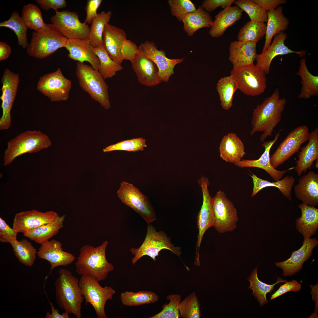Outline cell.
Listing matches in <instances>:
<instances>
[{"instance_id":"obj_50","label":"cell","mask_w":318,"mask_h":318,"mask_svg":"<svg viewBox=\"0 0 318 318\" xmlns=\"http://www.w3.org/2000/svg\"><path fill=\"white\" fill-rule=\"evenodd\" d=\"M172 15L180 21L188 14L196 10L193 3L190 0H168Z\"/></svg>"},{"instance_id":"obj_53","label":"cell","mask_w":318,"mask_h":318,"mask_svg":"<svg viewBox=\"0 0 318 318\" xmlns=\"http://www.w3.org/2000/svg\"><path fill=\"white\" fill-rule=\"evenodd\" d=\"M234 1V0H205L203 1L201 6L207 12H211L219 7L224 9L230 6Z\"/></svg>"},{"instance_id":"obj_9","label":"cell","mask_w":318,"mask_h":318,"mask_svg":"<svg viewBox=\"0 0 318 318\" xmlns=\"http://www.w3.org/2000/svg\"><path fill=\"white\" fill-rule=\"evenodd\" d=\"M266 75L258 66L254 64L233 68L230 72L238 89L244 94L253 97L264 92L266 87Z\"/></svg>"},{"instance_id":"obj_34","label":"cell","mask_w":318,"mask_h":318,"mask_svg":"<svg viewBox=\"0 0 318 318\" xmlns=\"http://www.w3.org/2000/svg\"><path fill=\"white\" fill-rule=\"evenodd\" d=\"M213 21L208 12L201 6L194 11L186 15L182 20L184 30L189 37H192L200 29L211 28Z\"/></svg>"},{"instance_id":"obj_29","label":"cell","mask_w":318,"mask_h":318,"mask_svg":"<svg viewBox=\"0 0 318 318\" xmlns=\"http://www.w3.org/2000/svg\"><path fill=\"white\" fill-rule=\"evenodd\" d=\"M243 11L237 6L226 7L215 16L208 34L213 38L222 36L227 29L241 18Z\"/></svg>"},{"instance_id":"obj_20","label":"cell","mask_w":318,"mask_h":318,"mask_svg":"<svg viewBox=\"0 0 318 318\" xmlns=\"http://www.w3.org/2000/svg\"><path fill=\"white\" fill-rule=\"evenodd\" d=\"M318 245V241L315 238L304 239L302 246L292 251L289 258L275 264L282 269L284 276H292L302 269L304 263L310 257L313 249Z\"/></svg>"},{"instance_id":"obj_59","label":"cell","mask_w":318,"mask_h":318,"mask_svg":"<svg viewBox=\"0 0 318 318\" xmlns=\"http://www.w3.org/2000/svg\"><path fill=\"white\" fill-rule=\"evenodd\" d=\"M51 307L52 313L48 312H47L45 317L46 318H69V314L66 312H64L60 314L59 313L58 309H56L53 304L49 301Z\"/></svg>"},{"instance_id":"obj_41","label":"cell","mask_w":318,"mask_h":318,"mask_svg":"<svg viewBox=\"0 0 318 318\" xmlns=\"http://www.w3.org/2000/svg\"><path fill=\"white\" fill-rule=\"evenodd\" d=\"M93 50L100 62L97 70L105 79L112 77L117 72L123 69L121 65L111 58L104 45L94 48Z\"/></svg>"},{"instance_id":"obj_36","label":"cell","mask_w":318,"mask_h":318,"mask_svg":"<svg viewBox=\"0 0 318 318\" xmlns=\"http://www.w3.org/2000/svg\"><path fill=\"white\" fill-rule=\"evenodd\" d=\"M297 74L301 78L302 85L298 97L308 99L318 95V77L312 74L309 71L306 63V59L303 58L300 60L299 69Z\"/></svg>"},{"instance_id":"obj_1","label":"cell","mask_w":318,"mask_h":318,"mask_svg":"<svg viewBox=\"0 0 318 318\" xmlns=\"http://www.w3.org/2000/svg\"><path fill=\"white\" fill-rule=\"evenodd\" d=\"M286 103V99L280 98L279 90L276 89L271 95L254 109L250 134L253 135L257 132H262L260 137L261 142L271 136L274 128L281 120Z\"/></svg>"},{"instance_id":"obj_38","label":"cell","mask_w":318,"mask_h":318,"mask_svg":"<svg viewBox=\"0 0 318 318\" xmlns=\"http://www.w3.org/2000/svg\"><path fill=\"white\" fill-rule=\"evenodd\" d=\"M257 267L252 271L251 275L248 278L250 282V285L249 288L253 290L252 294L257 300L261 306L268 302L266 298V294L271 293L274 290V286L280 283L285 282L287 281L277 277L276 282L271 285L264 283L259 279L257 274Z\"/></svg>"},{"instance_id":"obj_47","label":"cell","mask_w":318,"mask_h":318,"mask_svg":"<svg viewBox=\"0 0 318 318\" xmlns=\"http://www.w3.org/2000/svg\"><path fill=\"white\" fill-rule=\"evenodd\" d=\"M179 309L180 315L183 318L201 317L200 305L194 292L191 293L180 302Z\"/></svg>"},{"instance_id":"obj_31","label":"cell","mask_w":318,"mask_h":318,"mask_svg":"<svg viewBox=\"0 0 318 318\" xmlns=\"http://www.w3.org/2000/svg\"><path fill=\"white\" fill-rule=\"evenodd\" d=\"M298 207L301 210L300 217L296 220V228L302 234L304 240L310 238L318 228V209L314 206L302 203Z\"/></svg>"},{"instance_id":"obj_6","label":"cell","mask_w":318,"mask_h":318,"mask_svg":"<svg viewBox=\"0 0 318 318\" xmlns=\"http://www.w3.org/2000/svg\"><path fill=\"white\" fill-rule=\"evenodd\" d=\"M76 73L81 88L105 109H109L108 86L98 70L91 65L77 62Z\"/></svg>"},{"instance_id":"obj_27","label":"cell","mask_w":318,"mask_h":318,"mask_svg":"<svg viewBox=\"0 0 318 318\" xmlns=\"http://www.w3.org/2000/svg\"><path fill=\"white\" fill-rule=\"evenodd\" d=\"M256 44L250 41H235L231 43L228 59L233 68L253 64L257 55Z\"/></svg>"},{"instance_id":"obj_13","label":"cell","mask_w":318,"mask_h":318,"mask_svg":"<svg viewBox=\"0 0 318 318\" xmlns=\"http://www.w3.org/2000/svg\"><path fill=\"white\" fill-rule=\"evenodd\" d=\"M309 134L305 125L297 127L290 132L270 157L271 165L276 168L299 152L302 144L308 141Z\"/></svg>"},{"instance_id":"obj_14","label":"cell","mask_w":318,"mask_h":318,"mask_svg":"<svg viewBox=\"0 0 318 318\" xmlns=\"http://www.w3.org/2000/svg\"><path fill=\"white\" fill-rule=\"evenodd\" d=\"M55 11L50 17L52 24L68 39H88L90 27L85 22H80L77 12L65 10Z\"/></svg>"},{"instance_id":"obj_55","label":"cell","mask_w":318,"mask_h":318,"mask_svg":"<svg viewBox=\"0 0 318 318\" xmlns=\"http://www.w3.org/2000/svg\"><path fill=\"white\" fill-rule=\"evenodd\" d=\"M36 1L42 9L46 11L53 9L56 11L59 9L66 7L67 5L65 0H36Z\"/></svg>"},{"instance_id":"obj_10","label":"cell","mask_w":318,"mask_h":318,"mask_svg":"<svg viewBox=\"0 0 318 318\" xmlns=\"http://www.w3.org/2000/svg\"><path fill=\"white\" fill-rule=\"evenodd\" d=\"M117 194L122 203L139 214L148 224L156 220L155 212L148 197L132 183L122 181Z\"/></svg>"},{"instance_id":"obj_35","label":"cell","mask_w":318,"mask_h":318,"mask_svg":"<svg viewBox=\"0 0 318 318\" xmlns=\"http://www.w3.org/2000/svg\"><path fill=\"white\" fill-rule=\"evenodd\" d=\"M251 173L252 175L248 174L251 177L254 184L251 196L252 197L254 196L259 191L264 188L274 186L278 188L283 195L288 200L292 201V188L295 181V179L293 177L287 176L282 180L271 182L260 178L256 175Z\"/></svg>"},{"instance_id":"obj_57","label":"cell","mask_w":318,"mask_h":318,"mask_svg":"<svg viewBox=\"0 0 318 318\" xmlns=\"http://www.w3.org/2000/svg\"><path fill=\"white\" fill-rule=\"evenodd\" d=\"M266 11L275 9L281 4L286 3V0H252Z\"/></svg>"},{"instance_id":"obj_42","label":"cell","mask_w":318,"mask_h":318,"mask_svg":"<svg viewBox=\"0 0 318 318\" xmlns=\"http://www.w3.org/2000/svg\"><path fill=\"white\" fill-rule=\"evenodd\" d=\"M120 298L124 305L136 306L157 302L159 297L151 291H141L137 292L125 291L121 293Z\"/></svg>"},{"instance_id":"obj_2","label":"cell","mask_w":318,"mask_h":318,"mask_svg":"<svg viewBox=\"0 0 318 318\" xmlns=\"http://www.w3.org/2000/svg\"><path fill=\"white\" fill-rule=\"evenodd\" d=\"M59 276L54 284L57 303L59 308L77 318H81L84 297L79 285V280L71 271L60 269Z\"/></svg>"},{"instance_id":"obj_33","label":"cell","mask_w":318,"mask_h":318,"mask_svg":"<svg viewBox=\"0 0 318 318\" xmlns=\"http://www.w3.org/2000/svg\"><path fill=\"white\" fill-rule=\"evenodd\" d=\"M65 215L58 216L53 222L42 225L34 229L24 233V236L37 243L42 244L49 241L64 227Z\"/></svg>"},{"instance_id":"obj_32","label":"cell","mask_w":318,"mask_h":318,"mask_svg":"<svg viewBox=\"0 0 318 318\" xmlns=\"http://www.w3.org/2000/svg\"><path fill=\"white\" fill-rule=\"evenodd\" d=\"M267 13L265 40L261 53L266 51L270 45L273 37L286 30L289 24V20L283 14L281 6H279L275 9L267 11Z\"/></svg>"},{"instance_id":"obj_56","label":"cell","mask_w":318,"mask_h":318,"mask_svg":"<svg viewBox=\"0 0 318 318\" xmlns=\"http://www.w3.org/2000/svg\"><path fill=\"white\" fill-rule=\"evenodd\" d=\"M139 51L137 45L132 41L127 39L123 47L122 52L124 59L132 61Z\"/></svg>"},{"instance_id":"obj_23","label":"cell","mask_w":318,"mask_h":318,"mask_svg":"<svg viewBox=\"0 0 318 318\" xmlns=\"http://www.w3.org/2000/svg\"><path fill=\"white\" fill-rule=\"evenodd\" d=\"M103 39L104 45L109 56L113 60L121 65L124 60L122 48L127 39L125 31L107 23L104 27Z\"/></svg>"},{"instance_id":"obj_24","label":"cell","mask_w":318,"mask_h":318,"mask_svg":"<svg viewBox=\"0 0 318 318\" xmlns=\"http://www.w3.org/2000/svg\"><path fill=\"white\" fill-rule=\"evenodd\" d=\"M64 47L69 52V58L82 63L87 62L94 69H98L99 59L89 39H67Z\"/></svg>"},{"instance_id":"obj_30","label":"cell","mask_w":318,"mask_h":318,"mask_svg":"<svg viewBox=\"0 0 318 318\" xmlns=\"http://www.w3.org/2000/svg\"><path fill=\"white\" fill-rule=\"evenodd\" d=\"M219 152L222 159L232 163L240 161L246 154L243 143L236 134L233 132L228 133L223 137L220 144Z\"/></svg>"},{"instance_id":"obj_37","label":"cell","mask_w":318,"mask_h":318,"mask_svg":"<svg viewBox=\"0 0 318 318\" xmlns=\"http://www.w3.org/2000/svg\"><path fill=\"white\" fill-rule=\"evenodd\" d=\"M112 14L111 11H102L97 13L93 19L90 27L88 38L94 48L104 45L103 34L105 26L110 21Z\"/></svg>"},{"instance_id":"obj_52","label":"cell","mask_w":318,"mask_h":318,"mask_svg":"<svg viewBox=\"0 0 318 318\" xmlns=\"http://www.w3.org/2000/svg\"><path fill=\"white\" fill-rule=\"evenodd\" d=\"M301 287V284L295 280L287 281L286 284L280 285L278 289L271 295L270 300L271 301L290 291L298 292Z\"/></svg>"},{"instance_id":"obj_40","label":"cell","mask_w":318,"mask_h":318,"mask_svg":"<svg viewBox=\"0 0 318 318\" xmlns=\"http://www.w3.org/2000/svg\"><path fill=\"white\" fill-rule=\"evenodd\" d=\"M9 243L19 262L26 266H32L35 261L37 252L31 243L24 238L19 241L14 239Z\"/></svg>"},{"instance_id":"obj_12","label":"cell","mask_w":318,"mask_h":318,"mask_svg":"<svg viewBox=\"0 0 318 318\" xmlns=\"http://www.w3.org/2000/svg\"><path fill=\"white\" fill-rule=\"evenodd\" d=\"M212 207L214 227L218 232L223 233L235 229L238 221L237 211L224 191L219 190L213 198Z\"/></svg>"},{"instance_id":"obj_54","label":"cell","mask_w":318,"mask_h":318,"mask_svg":"<svg viewBox=\"0 0 318 318\" xmlns=\"http://www.w3.org/2000/svg\"><path fill=\"white\" fill-rule=\"evenodd\" d=\"M102 0H88L85 7L86 17L85 22L91 24L93 18L97 14V11L101 4Z\"/></svg>"},{"instance_id":"obj_21","label":"cell","mask_w":318,"mask_h":318,"mask_svg":"<svg viewBox=\"0 0 318 318\" xmlns=\"http://www.w3.org/2000/svg\"><path fill=\"white\" fill-rule=\"evenodd\" d=\"M130 62L138 81L141 84L151 87L161 82L158 70L155 64L139 50Z\"/></svg>"},{"instance_id":"obj_39","label":"cell","mask_w":318,"mask_h":318,"mask_svg":"<svg viewBox=\"0 0 318 318\" xmlns=\"http://www.w3.org/2000/svg\"><path fill=\"white\" fill-rule=\"evenodd\" d=\"M238 89L236 81L231 75L222 77L218 80L216 89L223 110H228L231 107L234 94Z\"/></svg>"},{"instance_id":"obj_7","label":"cell","mask_w":318,"mask_h":318,"mask_svg":"<svg viewBox=\"0 0 318 318\" xmlns=\"http://www.w3.org/2000/svg\"><path fill=\"white\" fill-rule=\"evenodd\" d=\"M163 249L168 250L179 257L181 254L180 247L175 246L165 232L157 231L153 225L148 224L146 234L142 244L138 248H132L130 249L133 256L131 259L132 264L135 265L145 256H149L155 261L159 253Z\"/></svg>"},{"instance_id":"obj_26","label":"cell","mask_w":318,"mask_h":318,"mask_svg":"<svg viewBox=\"0 0 318 318\" xmlns=\"http://www.w3.org/2000/svg\"><path fill=\"white\" fill-rule=\"evenodd\" d=\"M295 196L303 203L310 206L318 205V174L313 171L302 176L294 186Z\"/></svg>"},{"instance_id":"obj_3","label":"cell","mask_w":318,"mask_h":318,"mask_svg":"<svg viewBox=\"0 0 318 318\" xmlns=\"http://www.w3.org/2000/svg\"><path fill=\"white\" fill-rule=\"evenodd\" d=\"M108 244L105 241L95 247L89 244L83 246L75 263L76 271L80 275L93 276L99 281L105 280L114 266L107 260L106 251Z\"/></svg>"},{"instance_id":"obj_45","label":"cell","mask_w":318,"mask_h":318,"mask_svg":"<svg viewBox=\"0 0 318 318\" xmlns=\"http://www.w3.org/2000/svg\"><path fill=\"white\" fill-rule=\"evenodd\" d=\"M21 17L28 28L35 31H39L46 24L43 21L40 9L32 4H29L23 7Z\"/></svg>"},{"instance_id":"obj_22","label":"cell","mask_w":318,"mask_h":318,"mask_svg":"<svg viewBox=\"0 0 318 318\" xmlns=\"http://www.w3.org/2000/svg\"><path fill=\"white\" fill-rule=\"evenodd\" d=\"M60 241L52 239L41 244L37 252L40 258L49 262L51 270L57 266L70 264L75 259L73 254L64 251Z\"/></svg>"},{"instance_id":"obj_28","label":"cell","mask_w":318,"mask_h":318,"mask_svg":"<svg viewBox=\"0 0 318 318\" xmlns=\"http://www.w3.org/2000/svg\"><path fill=\"white\" fill-rule=\"evenodd\" d=\"M308 144L301 148L296 162L295 170L298 176L310 169L314 162L318 159V128L309 132Z\"/></svg>"},{"instance_id":"obj_16","label":"cell","mask_w":318,"mask_h":318,"mask_svg":"<svg viewBox=\"0 0 318 318\" xmlns=\"http://www.w3.org/2000/svg\"><path fill=\"white\" fill-rule=\"evenodd\" d=\"M140 51L151 59L157 67L162 82H168L170 76L174 73L173 69L180 63L184 58L170 59L167 58L165 52L159 50L153 41L146 40L141 43L138 47Z\"/></svg>"},{"instance_id":"obj_4","label":"cell","mask_w":318,"mask_h":318,"mask_svg":"<svg viewBox=\"0 0 318 318\" xmlns=\"http://www.w3.org/2000/svg\"><path fill=\"white\" fill-rule=\"evenodd\" d=\"M52 145L49 136L40 131H24L9 140L4 153L3 164L7 166L17 157L27 153H35Z\"/></svg>"},{"instance_id":"obj_15","label":"cell","mask_w":318,"mask_h":318,"mask_svg":"<svg viewBox=\"0 0 318 318\" xmlns=\"http://www.w3.org/2000/svg\"><path fill=\"white\" fill-rule=\"evenodd\" d=\"M19 75L9 69H6L2 76L1 82L2 94L0 97L2 114L0 119V130L9 129L11 126L12 117L11 111L15 99L19 83Z\"/></svg>"},{"instance_id":"obj_58","label":"cell","mask_w":318,"mask_h":318,"mask_svg":"<svg viewBox=\"0 0 318 318\" xmlns=\"http://www.w3.org/2000/svg\"><path fill=\"white\" fill-rule=\"evenodd\" d=\"M11 53V47L6 43L0 42V61L9 57Z\"/></svg>"},{"instance_id":"obj_49","label":"cell","mask_w":318,"mask_h":318,"mask_svg":"<svg viewBox=\"0 0 318 318\" xmlns=\"http://www.w3.org/2000/svg\"><path fill=\"white\" fill-rule=\"evenodd\" d=\"M169 302L162 307V310L150 318H178L180 317L179 306L181 296L178 294H171L167 297Z\"/></svg>"},{"instance_id":"obj_25","label":"cell","mask_w":318,"mask_h":318,"mask_svg":"<svg viewBox=\"0 0 318 318\" xmlns=\"http://www.w3.org/2000/svg\"><path fill=\"white\" fill-rule=\"evenodd\" d=\"M280 135V132L276 134L274 139L271 141L264 142L262 146L265 148L264 153L260 158L256 160L243 159L234 163L239 168L255 167L262 169L265 171L275 181L280 180L287 172L288 170L280 171L274 168L271 165L270 152L273 145L277 141Z\"/></svg>"},{"instance_id":"obj_19","label":"cell","mask_w":318,"mask_h":318,"mask_svg":"<svg viewBox=\"0 0 318 318\" xmlns=\"http://www.w3.org/2000/svg\"><path fill=\"white\" fill-rule=\"evenodd\" d=\"M201 188L203 203L201 210L197 216V225L199 230L197 246H200L205 233L209 228L214 226L215 219L213 213L212 199L210 194L208 186L210 184L208 178L203 176L198 180Z\"/></svg>"},{"instance_id":"obj_8","label":"cell","mask_w":318,"mask_h":318,"mask_svg":"<svg viewBox=\"0 0 318 318\" xmlns=\"http://www.w3.org/2000/svg\"><path fill=\"white\" fill-rule=\"evenodd\" d=\"M99 281L93 276L82 275L79 280V285L85 305L90 304L92 306L97 318H107L105 305L108 300L112 299L115 292L110 286L102 287Z\"/></svg>"},{"instance_id":"obj_61","label":"cell","mask_w":318,"mask_h":318,"mask_svg":"<svg viewBox=\"0 0 318 318\" xmlns=\"http://www.w3.org/2000/svg\"><path fill=\"white\" fill-rule=\"evenodd\" d=\"M316 160V165H315V168H318V159L317 160Z\"/></svg>"},{"instance_id":"obj_11","label":"cell","mask_w":318,"mask_h":318,"mask_svg":"<svg viewBox=\"0 0 318 318\" xmlns=\"http://www.w3.org/2000/svg\"><path fill=\"white\" fill-rule=\"evenodd\" d=\"M72 87L71 81L64 76L59 67L55 72L40 77L37 89L51 101L60 102L68 99Z\"/></svg>"},{"instance_id":"obj_18","label":"cell","mask_w":318,"mask_h":318,"mask_svg":"<svg viewBox=\"0 0 318 318\" xmlns=\"http://www.w3.org/2000/svg\"><path fill=\"white\" fill-rule=\"evenodd\" d=\"M287 38L286 33L282 32L274 36L273 41L267 49L263 52L257 54L255 59L258 66L265 73L268 74L273 59L276 56L290 53H295L301 57L304 56L307 52L306 51H295L288 48L284 44Z\"/></svg>"},{"instance_id":"obj_48","label":"cell","mask_w":318,"mask_h":318,"mask_svg":"<svg viewBox=\"0 0 318 318\" xmlns=\"http://www.w3.org/2000/svg\"><path fill=\"white\" fill-rule=\"evenodd\" d=\"M146 142L145 139L142 138L123 140L107 147L103 149V151L107 152L123 150L135 152L143 151L147 146Z\"/></svg>"},{"instance_id":"obj_46","label":"cell","mask_w":318,"mask_h":318,"mask_svg":"<svg viewBox=\"0 0 318 318\" xmlns=\"http://www.w3.org/2000/svg\"><path fill=\"white\" fill-rule=\"evenodd\" d=\"M233 3L247 14L250 21L263 23L267 22V11L252 0H234Z\"/></svg>"},{"instance_id":"obj_51","label":"cell","mask_w":318,"mask_h":318,"mask_svg":"<svg viewBox=\"0 0 318 318\" xmlns=\"http://www.w3.org/2000/svg\"><path fill=\"white\" fill-rule=\"evenodd\" d=\"M18 232L11 228L1 217L0 218V241L2 243H10L17 238Z\"/></svg>"},{"instance_id":"obj_5","label":"cell","mask_w":318,"mask_h":318,"mask_svg":"<svg viewBox=\"0 0 318 318\" xmlns=\"http://www.w3.org/2000/svg\"><path fill=\"white\" fill-rule=\"evenodd\" d=\"M67 38L52 24H46L39 32L34 31L26 47L27 54L37 59L46 58L65 47Z\"/></svg>"},{"instance_id":"obj_60","label":"cell","mask_w":318,"mask_h":318,"mask_svg":"<svg viewBox=\"0 0 318 318\" xmlns=\"http://www.w3.org/2000/svg\"><path fill=\"white\" fill-rule=\"evenodd\" d=\"M310 286L312 289L311 293L312 295V299L314 298L313 300L315 301L316 303L314 312L309 317L317 318V314L318 312V284H317L315 286L310 285Z\"/></svg>"},{"instance_id":"obj_44","label":"cell","mask_w":318,"mask_h":318,"mask_svg":"<svg viewBox=\"0 0 318 318\" xmlns=\"http://www.w3.org/2000/svg\"><path fill=\"white\" fill-rule=\"evenodd\" d=\"M266 27L264 23L249 21L239 30L237 35L238 40L257 43L265 34Z\"/></svg>"},{"instance_id":"obj_17","label":"cell","mask_w":318,"mask_h":318,"mask_svg":"<svg viewBox=\"0 0 318 318\" xmlns=\"http://www.w3.org/2000/svg\"><path fill=\"white\" fill-rule=\"evenodd\" d=\"M59 216L53 211L43 212L32 210L19 212L15 215L12 228L18 233H23L51 223Z\"/></svg>"},{"instance_id":"obj_43","label":"cell","mask_w":318,"mask_h":318,"mask_svg":"<svg viewBox=\"0 0 318 318\" xmlns=\"http://www.w3.org/2000/svg\"><path fill=\"white\" fill-rule=\"evenodd\" d=\"M0 27H7L13 31L17 36L19 45L23 48H26L28 44V28L17 11H14L8 20L0 23Z\"/></svg>"}]
</instances>
